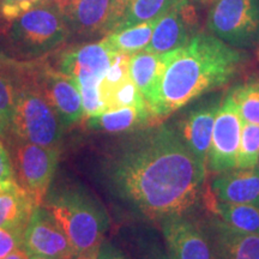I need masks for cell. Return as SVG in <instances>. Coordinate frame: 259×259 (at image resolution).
Segmentation results:
<instances>
[{
    "label": "cell",
    "mask_w": 259,
    "mask_h": 259,
    "mask_svg": "<svg viewBox=\"0 0 259 259\" xmlns=\"http://www.w3.org/2000/svg\"><path fill=\"white\" fill-rule=\"evenodd\" d=\"M198 29L196 10L187 2L177 5L158 19L153 36L144 51L155 54H166L190 42Z\"/></svg>",
    "instance_id": "obj_11"
},
{
    "label": "cell",
    "mask_w": 259,
    "mask_h": 259,
    "mask_svg": "<svg viewBox=\"0 0 259 259\" xmlns=\"http://www.w3.org/2000/svg\"><path fill=\"white\" fill-rule=\"evenodd\" d=\"M158 124L148 107H124L114 111L102 112L88 118V126L109 134L131 132L138 128Z\"/></svg>",
    "instance_id": "obj_19"
},
{
    "label": "cell",
    "mask_w": 259,
    "mask_h": 259,
    "mask_svg": "<svg viewBox=\"0 0 259 259\" xmlns=\"http://www.w3.org/2000/svg\"><path fill=\"white\" fill-rule=\"evenodd\" d=\"M259 158V125L244 122L235 169H252Z\"/></svg>",
    "instance_id": "obj_25"
},
{
    "label": "cell",
    "mask_w": 259,
    "mask_h": 259,
    "mask_svg": "<svg viewBox=\"0 0 259 259\" xmlns=\"http://www.w3.org/2000/svg\"><path fill=\"white\" fill-rule=\"evenodd\" d=\"M211 191L221 202L259 206V167L220 174L212 180Z\"/></svg>",
    "instance_id": "obj_17"
},
{
    "label": "cell",
    "mask_w": 259,
    "mask_h": 259,
    "mask_svg": "<svg viewBox=\"0 0 259 259\" xmlns=\"http://www.w3.org/2000/svg\"><path fill=\"white\" fill-rule=\"evenodd\" d=\"M102 174L109 193L132 215L161 223L185 216L204 194L206 166L178 127L154 124L131 131L108 151Z\"/></svg>",
    "instance_id": "obj_1"
},
{
    "label": "cell",
    "mask_w": 259,
    "mask_h": 259,
    "mask_svg": "<svg viewBox=\"0 0 259 259\" xmlns=\"http://www.w3.org/2000/svg\"><path fill=\"white\" fill-rule=\"evenodd\" d=\"M0 57H2V53H0Z\"/></svg>",
    "instance_id": "obj_41"
},
{
    "label": "cell",
    "mask_w": 259,
    "mask_h": 259,
    "mask_svg": "<svg viewBox=\"0 0 259 259\" xmlns=\"http://www.w3.org/2000/svg\"><path fill=\"white\" fill-rule=\"evenodd\" d=\"M23 247L29 254L50 259H69L76 255L64 229L53 215L41 205L31 213L23 234Z\"/></svg>",
    "instance_id": "obj_10"
},
{
    "label": "cell",
    "mask_w": 259,
    "mask_h": 259,
    "mask_svg": "<svg viewBox=\"0 0 259 259\" xmlns=\"http://www.w3.org/2000/svg\"><path fill=\"white\" fill-rule=\"evenodd\" d=\"M131 0H111V32L118 27Z\"/></svg>",
    "instance_id": "obj_30"
},
{
    "label": "cell",
    "mask_w": 259,
    "mask_h": 259,
    "mask_svg": "<svg viewBox=\"0 0 259 259\" xmlns=\"http://www.w3.org/2000/svg\"><path fill=\"white\" fill-rule=\"evenodd\" d=\"M99 259H128L126 255L113 247L111 244H102L99 250Z\"/></svg>",
    "instance_id": "obj_31"
},
{
    "label": "cell",
    "mask_w": 259,
    "mask_h": 259,
    "mask_svg": "<svg viewBox=\"0 0 259 259\" xmlns=\"http://www.w3.org/2000/svg\"><path fill=\"white\" fill-rule=\"evenodd\" d=\"M30 259H50V258H46V257H42V255H36V254H31Z\"/></svg>",
    "instance_id": "obj_37"
},
{
    "label": "cell",
    "mask_w": 259,
    "mask_h": 259,
    "mask_svg": "<svg viewBox=\"0 0 259 259\" xmlns=\"http://www.w3.org/2000/svg\"><path fill=\"white\" fill-rule=\"evenodd\" d=\"M4 259H30V255H29V253L24 247H19V248H16L15 251H12L11 253L6 255Z\"/></svg>",
    "instance_id": "obj_33"
},
{
    "label": "cell",
    "mask_w": 259,
    "mask_h": 259,
    "mask_svg": "<svg viewBox=\"0 0 259 259\" xmlns=\"http://www.w3.org/2000/svg\"><path fill=\"white\" fill-rule=\"evenodd\" d=\"M257 167H259V158H258V164H257Z\"/></svg>",
    "instance_id": "obj_40"
},
{
    "label": "cell",
    "mask_w": 259,
    "mask_h": 259,
    "mask_svg": "<svg viewBox=\"0 0 259 259\" xmlns=\"http://www.w3.org/2000/svg\"><path fill=\"white\" fill-rule=\"evenodd\" d=\"M15 99L16 90L14 83L0 65V134H4L5 130L11 126L15 111Z\"/></svg>",
    "instance_id": "obj_26"
},
{
    "label": "cell",
    "mask_w": 259,
    "mask_h": 259,
    "mask_svg": "<svg viewBox=\"0 0 259 259\" xmlns=\"http://www.w3.org/2000/svg\"><path fill=\"white\" fill-rule=\"evenodd\" d=\"M100 99L103 106V112L114 111L124 107H148L144 97L139 93L131 78H127L114 88L100 94Z\"/></svg>",
    "instance_id": "obj_23"
},
{
    "label": "cell",
    "mask_w": 259,
    "mask_h": 259,
    "mask_svg": "<svg viewBox=\"0 0 259 259\" xmlns=\"http://www.w3.org/2000/svg\"><path fill=\"white\" fill-rule=\"evenodd\" d=\"M58 0H41L40 5H52V6H57Z\"/></svg>",
    "instance_id": "obj_36"
},
{
    "label": "cell",
    "mask_w": 259,
    "mask_h": 259,
    "mask_svg": "<svg viewBox=\"0 0 259 259\" xmlns=\"http://www.w3.org/2000/svg\"><path fill=\"white\" fill-rule=\"evenodd\" d=\"M19 247H23V234L11 229L0 228V259H4Z\"/></svg>",
    "instance_id": "obj_28"
},
{
    "label": "cell",
    "mask_w": 259,
    "mask_h": 259,
    "mask_svg": "<svg viewBox=\"0 0 259 259\" xmlns=\"http://www.w3.org/2000/svg\"><path fill=\"white\" fill-rule=\"evenodd\" d=\"M15 111L10 127L22 142L41 147L58 148L65 127L40 94L27 88H15Z\"/></svg>",
    "instance_id": "obj_5"
},
{
    "label": "cell",
    "mask_w": 259,
    "mask_h": 259,
    "mask_svg": "<svg viewBox=\"0 0 259 259\" xmlns=\"http://www.w3.org/2000/svg\"><path fill=\"white\" fill-rule=\"evenodd\" d=\"M211 246V259H259V234L240 232L212 218L203 225Z\"/></svg>",
    "instance_id": "obj_13"
},
{
    "label": "cell",
    "mask_w": 259,
    "mask_h": 259,
    "mask_svg": "<svg viewBox=\"0 0 259 259\" xmlns=\"http://www.w3.org/2000/svg\"><path fill=\"white\" fill-rule=\"evenodd\" d=\"M200 2H209V0H200Z\"/></svg>",
    "instance_id": "obj_39"
},
{
    "label": "cell",
    "mask_w": 259,
    "mask_h": 259,
    "mask_svg": "<svg viewBox=\"0 0 259 259\" xmlns=\"http://www.w3.org/2000/svg\"><path fill=\"white\" fill-rule=\"evenodd\" d=\"M9 184V183H8ZM6 185V184H0V190H2L3 189V187H4Z\"/></svg>",
    "instance_id": "obj_38"
},
{
    "label": "cell",
    "mask_w": 259,
    "mask_h": 259,
    "mask_svg": "<svg viewBox=\"0 0 259 259\" xmlns=\"http://www.w3.org/2000/svg\"><path fill=\"white\" fill-rule=\"evenodd\" d=\"M40 3L41 0H0V34H6L19 16Z\"/></svg>",
    "instance_id": "obj_27"
},
{
    "label": "cell",
    "mask_w": 259,
    "mask_h": 259,
    "mask_svg": "<svg viewBox=\"0 0 259 259\" xmlns=\"http://www.w3.org/2000/svg\"><path fill=\"white\" fill-rule=\"evenodd\" d=\"M6 34L15 53L25 59L41 58L70 37L63 14L52 5H36L28 10L11 24Z\"/></svg>",
    "instance_id": "obj_4"
},
{
    "label": "cell",
    "mask_w": 259,
    "mask_h": 259,
    "mask_svg": "<svg viewBox=\"0 0 259 259\" xmlns=\"http://www.w3.org/2000/svg\"><path fill=\"white\" fill-rule=\"evenodd\" d=\"M166 66L167 53L155 54L147 51H141L130 57V78L144 97L151 114L157 103L161 80Z\"/></svg>",
    "instance_id": "obj_15"
},
{
    "label": "cell",
    "mask_w": 259,
    "mask_h": 259,
    "mask_svg": "<svg viewBox=\"0 0 259 259\" xmlns=\"http://www.w3.org/2000/svg\"><path fill=\"white\" fill-rule=\"evenodd\" d=\"M44 203L64 229L76 254L99 252L109 221L105 208L92 194L80 186L60 187L52 191Z\"/></svg>",
    "instance_id": "obj_3"
},
{
    "label": "cell",
    "mask_w": 259,
    "mask_h": 259,
    "mask_svg": "<svg viewBox=\"0 0 259 259\" xmlns=\"http://www.w3.org/2000/svg\"><path fill=\"white\" fill-rule=\"evenodd\" d=\"M63 16L70 36L94 37L111 32V0H76Z\"/></svg>",
    "instance_id": "obj_14"
},
{
    "label": "cell",
    "mask_w": 259,
    "mask_h": 259,
    "mask_svg": "<svg viewBox=\"0 0 259 259\" xmlns=\"http://www.w3.org/2000/svg\"><path fill=\"white\" fill-rule=\"evenodd\" d=\"M15 181L14 168L10 160L8 151L0 143V184H8Z\"/></svg>",
    "instance_id": "obj_29"
},
{
    "label": "cell",
    "mask_w": 259,
    "mask_h": 259,
    "mask_svg": "<svg viewBox=\"0 0 259 259\" xmlns=\"http://www.w3.org/2000/svg\"><path fill=\"white\" fill-rule=\"evenodd\" d=\"M69 259H99V252H97V253L89 254H76Z\"/></svg>",
    "instance_id": "obj_35"
},
{
    "label": "cell",
    "mask_w": 259,
    "mask_h": 259,
    "mask_svg": "<svg viewBox=\"0 0 259 259\" xmlns=\"http://www.w3.org/2000/svg\"><path fill=\"white\" fill-rule=\"evenodd\" d=\"M187 0H131L115 30L144 22L158 21L162 16Z\"/></svg>",
    "instance_id": "obj_22"
},
{
    "label": "cell",
    "mask_w": 259,
    "mask_h": 259,
    "mask_svg": "<svg viewBox=\"0 0 259 259\" xmlns=\"http://www.w3.org/2000/svg\"><path fill=\"white\" fill-rule=\"evenodd\" d=\"M142 259H171V258L169 257V254L168 253H164L158 246L154 245L151 246V247H149L147 253L142 257Z\"/></svg>",
    "instance_id": "obj_32"
},
{
    "label": "cell",
    "mask_w": 259,
    "mask_h": 259,
    "mask_svg": "<svg viewBox=\"0 0 259 259\" xmlns=\"http://www.w3.org/2000/svg\"><path fill=\"white\" fill-rule=\"evenodd\" d=\"M208 28L233 47L252 46L259 37V0H216Z\"/></svg>",
    "instance_id": "obj_6"
},
{
    "label": "cell",
    "mask_w": 259,
    "mask_h": 259,
    "mask_svg": "<svg viewBox=\"0 0 259 259\" xmlns=\"http://www.w3.org/2000/svg\"><path fill=\"white\" fill-rule=\"evenodd\" d=\"M115 54L102 41L87 44L65 51L60 57L59 70L76 79L80 93L99 92Z\"/></svg>",
    "instance_id": "obj_9"
},
{
    "label": "cell",
    "mask_w": 259,
    "mask_h": 259,
    "mask_svg": "<svg viewBox=\"0 0 259 259\" xmlns=\"http://www.w3.org/2000/svg\"><path fill=\"white\" fill-rule=\"evenodd\" d=\"M242 125L244 121L239 107L229 92L220 105L213 124L211 144L206 160L209 171L222 174L235 169Z\"/></svg>",
    "instance_id": "obj_7"
},
{
    "label": "cell",
    "mask_w": 259,
    "mask_h": 259,
    "mask_svg": "<svg viewBox=\"0 0 259 259\" xmlns=\"http://www.w3.org/2000/svg\"><path fill=\"white\" fill-rule=\"evenodd\" d=\"M157 21L131 25L119 29L106 35L102 42L114 53H124L132 56L137 52L144 51L153 36V31Z\"/></svg>",
    "instance_id": "obj_21"
},
{
    "label": "cell",
    "mask_w": 259,
    "mask_h": 259,
    "mask_svg": "<svg viewBox=\"0 0 259 259\" xmlns=\"http://www.w3.org/2000/svg\"><path fill=\"white\" fill-rule=\"evenodd\" d=\"M206 204L213 215L221 219L227 225L240 232L259 234V206L252 204H236L221 202L208 196Z\"/></svg>",
    "instance_id": "obj_20"
},
{
    "label": "cell",
    "mask_w": 259,
    "mask_h": 259,
    "mask_svg": "<svg viewBox=\"0 0 259 259\" xmlns=\"http://www.w3.org/2000/svg\"><path fill=\"white\" fill-rule=\"evenodd\" d=\"M161 229L171 259H211V246L203 225L176 216L162 221Z\"/></svg>",
    "instance_id": "obj_12"
},
{
    "label": "cell",
    "mask_w": 259,
    "mask_h": 259,
    "mask_svg": "<svg viewBox=\"0 0 259 259\" xmlns=\"http://www.w3.org/2000/svg\"><path fill=\"white\" fill-rule=\"evenodd\" d=\"M59 150L23 142L16 150L15 166L18 185L27 192L35 205L40 206L46 198L56 173Z\"/></svg>",
    "instance_id": "obj_8"
},
{
    "label": "cell",
    "mask_w": 259,
    "mask_h": 259,
    "mask_svg": "<svg viewBox=\"0 0 259 259\" xmlns=\"http://www.w3.org/2000/svg\"><path fill=\"white\" fill-rule=\"evenodd\" d=\"M74 2H76V0H58L57 8L59 9V11L61 12V14H64V12L66 11V10L69 9Z\"/></svg>",
    "instance_id": "obj_34"
},
{
    "label": "cell",
    "mask_w": 259,
    "mask_h": 259,
    "mask_svg": "<svg viewBox=\"0 0 259 259\" xmlns=\"http://www.w3.org/2000/svg\"><path fill=\"white\" fill-rule=\"evenodd\" d=\"M247 56L215 35L198 32L184 47L167 53L153 115L158 122L197 97L222 88L244 66Z\"/></svg>",
    "instance_id": "obj_2"
},
{
    "label": "cell",
    "mask_w": 259,
    "mask_h": 259,
    "mask_svg": "<svg viewBox=\"0 0 259 259\" xmlns=\"http://www.w3.org/2000/svg\"><path fill=\"white\" fill-rule=\"evenodd\" d=\"M220 105L221 101L218 100L198 107L191 112L185 120L181 121L180 127H178L191 153L205 166Z\"/></svg>",
    "instance_id": "obj_16"
},
{
    "label": "cell",
    "mask_w": 259,
    "mask_h": 259,
    "mask_svg": "<svg viewBox=\"0 0 259 259\" xmlns=\"http://www.w3.org/2000/svg\"><path fill=\"white\" fill-rule=\"evenodd\" d=\"M242 121L259 125V79L248 80L231 90Z\"/></svg>",
    "instance_id": "obj_24"
},
{
    "label": "cell",
    "mask_w": 259,
    "mask_h": 259,
    "mask_svg": "<svg viewBox=\"0 0 259 259\" xmlns=\"http://www.w3.org/2000/svg\"><path fill=\"white\" fill-rule=\"evenodd\" d=\"M35 205L31 197L16 181L0 190V228L24 234Z\"/></svg>",
    "instance_id": "obj_18"
}]
</instances>
